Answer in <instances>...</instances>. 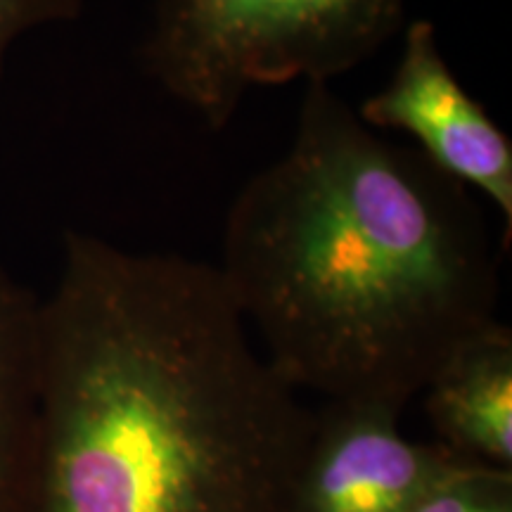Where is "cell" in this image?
I'll list each match as a JSON object with an SVG mask.
<instances>
[{
  "instance_id": "obj_1",
  "label": "cell",
  "mask_w": 512,
  "mask_h": 512,
  "mask_svg": "<svg viewBox=\"0 0 512 512\" xmlns=\"http://www.w3.org/2000/svg\"><path fill=\"white\" fill-rule=\"evenodd\" d=\"M313 427L214 264L64 233L27 512H287Z\"/></svg>"
},
{
  "instance_id": "obj_2",
  "label": "cell",
  "mask_w": 512,
  "mask_h": 512,
  "mask_svg": "<svg viewBox=\"0 0 512 512\" xmlns=\"http://www.w3.org/2000/svg\"><path fill=\"white\" fill-rule=\"evenodd\" d=\"M223 285L299 394L403 415L494 325L501 254L472 190L306 83L287 150L242 185Z\"/></svg>"
},
{
  "instance_id": "obj_3",
  "label": "cell",
  "mask_w": 512,
  "mask_h": 512,
  "mask_svg": "<svg viewBox=\"0 0 512 512\" xmlns=\"http://www.w3.org/2000/svg\"><path fill=\"white\" fill-rule=\"evenodd\" d=\"M145 72L214 131L254 88L330 83L406 27V0H147Z\"/></svg>"
},
{
  "instance_id": "obj_4",
  "label": "cell",
  "mask_w": 512,
  "mask_h": 512,
  "mask_svg": "<svg viewBox=\"0 0 512 512\" xmlns=\"http://www.w3.org/2000/svg\"><path fill=\"white\" fill-rule=\"evenodd\" d=\"M401 55L380 91L356 107L363 124L401 131L446 176L479 192L503 219L501 247L512 242V140L472 98L441 53L437 27L413 19Z\"/></svg>"
},
{
  "instance_id": "obj_5",
  "label": "cell",
  "mask_w": 512,
  "mask_h": 512,
  "mask_svg": "<svg viewBox=\"0 0 512 512\" xmlns=\"http://www.w3.org/2000/svg\"><path fill=\"white\" fill-rule=\"evenodd\" d=\"M456 460L380 406L323 403L287 512H408Z\"/></svg>"
},
{
  "instance_id": "obj_6",
  "label": "cell",
  "mask_w": 512,
  "mask_h": 512,
  "mask_svg": "<svg viewBox=\"0 0 512 512\" xmlns=\"http://www.w3.org/2000/svg\"><path fill=\"white\" fill-rule=\"evenodd\" d=\"M420 399L434 444L463 463L512 470V332L503 320L453 349Z\"/></svg>"
},
{
  "instance_id": "obj_7",
  "label": "cell",
  "mask_w": 512,
  "mask_h": 512,
  "mask_svg": "<svg viewBox=\"0 0 512 512\" xmlns=\"http://www.w3.org/2000/svg\"><path fill=\"white\" fill-rule=\"evenodd\" d=\"M41 299L0 264V512H27L36 446Z\"/></svg>"
},
{
  "instance_id": "obj_8",
  "label": "cell",
  "mask_w": 512,
  "mask_h": 512,
  "mask_svg": "<svg viewBox=\"0 0 512 512\" xmlns=\"http://www.w3.org/2000/svg\"><path fill=\"white\" fill-rule=\"evenodd\" d=\"M408 512H512V470L456 463Z\"/></svg>"
},
{
  "instance_id": "obj_9",
  "label": "cell",
  "mask_w": 512,
  "mask_h": 512,
  "mask_svg": "<svg viewBox=\"0 0 512 512\" xmlns=\"http://www.w3.org/2000/svg\"><path fill=\"white\" fill-rule=\"evenodd\" d=\"M86 0H0V79L15 43L31 31L50 24L72 22Z\"/></svg>"
}]
</instances>
